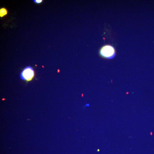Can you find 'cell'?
<instances>
[{"label":"cell","instance_id":"3957f363","mask_svg":"<svg viewBox=\"0 0 154 154\" xmlns=\"http://www.w3.org/2000/svg\"><path fill=\"white\" fill-rule=\"evenodd\" d=\"M8 14V11L5 8H2L0 9V17H2Z\"/></svg>","mask_w":154,"mask_h":154},{"label":"cell","instance_id":"7a4b0ae2","mask_svg":"<svg viewBox=\"0 0 154 154\" xmlns=\"http://www.w3.org/2000/svg\"><path fill=\"white\" fill-rule=\"evenodd\" d=\"M34 76V71L33 69L30 66L25 68L21 72L20 75L21 79L27 82L31 81Z\"/></svg>","mask_w":154,"mask_h":154},{"label":"cell","instance_id":"277c9868","mask_svg":"<svg viewBox=\"0 0 154 154\" xmlns=\"http://www.w3.org/2000/svg\"><path fill=\"white\" fill-rule=\"evenodd\" d=\"M34 1L37 3H42L43 1L42 0H34Z\"/></svg>","mask_w":154,"mask_h":154},{"label":"cell","instance_id":"5b68a950","mask_svg":"<svg viewBox=\"0 0 154 154\" xmlns=\"http://www.w3.org/2000/svg\"><path fill=\"white\" fill-rule=\"evenodd\" d=\"M152 134H153V133H152V132H151V133H150V134H151V135H152Z\"/></svg>","mask_w":154,"mask_h":154},{"label":"cell","instance_id":"6da1fadb","mask_svg":"<svg viewBox=\"0 0 154 154\" xmlns=\"http://www.w3.org/2000/svg\"><path fill=\"white\" fill-rule=\"evenodd\" d=\"M116 51L113 46L110 45H106L102 47L99 50L100 56L105 59L111 60L116 56Z\"/></svg>","mask_w":154,"mask_h":154}]
</instances>
